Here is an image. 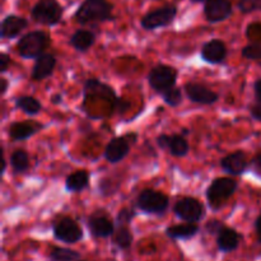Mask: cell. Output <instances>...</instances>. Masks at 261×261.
Segmentation results:
<instances>
[{
    "instance_id": "1",
    "label": "cell",
    "mask_w": 261,
    "mask_h": 261,
    "mask_svg": "<svg viewBox=\"0 0 261 261\" xmlns=\"http://www.w3.org/2000/svg\"><path fill=\"white\" fill-rule=\"evenodd\" d=\"M112 9L114 7L107 0H84L75 12V20L81 24L111 20Z\"/></svg>"
},
{
    "instance_id": "2",
    "label": "cell",
    "mask_w": 261,
    "mask_h": 261,
    "mask_svg": "<svg viewBox=\"0 0 261 261\" xmlns=\"http://www.w3.org/2000/svg\"><path fill=\"white\" fill-rule=\"evenodd\" d=\"M50 45V37L43 31H32L17 42V51L23 59H37Z\"/></svg>"
},
{
    "instance_id": "3",
    "label": "cell",
    "mask_w": 261,
    "mask_h": 261,
    "mask_svg": "<svg viewBox=\"0 0 261 261\" xmlns=\"http://www.w3.org/2000/svg\"><path fill=\"white\" fill-rule=\"evenodd\" d=\"M237 190V181L229 177H219L213 180L206 190L209 205L213 209H219Z\"/></svg>"
},
{
    "instance_id": "4",
    "label": "cell",
    "mask_w": 261,
    "mask_h": 261,
    "mask_svg": "<svg viewBox=\"0 0 261 261\" xmlns=\"http://www.w3.org/2000/svg\"><path fill=\"white\" fill-rule=\"evenodd\" d=\"M31 17L41 24L55 25L63 17V7L58 0H38L31 10Z\"/></svg>"
},
{
    "instance_id": "5",
    "label": "cell",
    "mask_w": 261,
    "mask_h": 261,
    "mask_svg": "<svg viewBox=\"0 0 261 261\" xmlns=\"http://www.w3.org/2000/svg\"><path fill=\"white\" fill-rule=\"evenodd\" d=\"M168 196L161 191L152 190V189H145L139 194L137 199V206L142 212L148 214H155V216H162L168 208Z\"/></svg>"
},
{
    "instance_id": "6",
    "label": "cell",
    "mask_w": 261,
    "mask_h": 261,
    "mask_svg": "<svg viewBox=\"0 0 261 261\" xmlns=\"http://www.w3.org/2000/svg\"><path fill=\"white\" fill-rule=\"evenodd\" d=\"M176 81H177V70L172 66L163 65V64L154 66L148 75L150 88L161 94L175 87Z\"/></svg>"
},
{
    "instance_id": "7",
    "label": "cell",
    "mask_w": 261,
    "mask_h": 261,
    "mask_svg": "<svg viewBox=\"0 0 261 261\" xmlns=\"http://www.w3.org/2000/svg\"><path fill=\"white\" fill-rule=\"evenodd\" d=\"M177 15V7L176 5H166L147 13L142 18V27L147 31L157 30L160 27H167L175 20Z\"/></svg>"
},
{
    "instance_id": "8",
    "label": "cell",
    "mask_w": 261,
    "mask_h": 261,
    "mask_svg": "<svg viewBox=\"0 0 261 261\" xmlns=\"http://www.w3.org/2000/svg\"><path fill=\"white\" fill-rule=\"evenodd\" d=\"M54 236L64 244H76L83 239V231L74 219L63 217L58 219L53 226Z\"/></svg>"
},
{
    "instance_id": "9",
    "label": "cell",
    "mask_w": 261,
    "mask_h": 261,
    "mask_svg": "<svg viewBox=\"0 0 261 261\" xmlns=\"http://www.w3.org/2000/svg\"><path fill=\"white\" fill-rule=\"evenodd\" d=\"M173 212H175L176 216L180 219H182V221L196 223V222H199L203 218L204 206L198 199L186 196V198L180 199V200L175 204Z\"/></svg>"
},
{
    "instance_id": "10",
    "label": "cell",
    "mask_w": 261,
    "mask_h": 261,
    "mask_svg": "<svg viewBox=\"0 0 261 261\" xmlns=\"http://www.w3.org/2000/svg\"><path fill=\"white\" fill-rule=\"evenodd\" d=\"M233 12L229 0H208L204 5V14L211 23H218L227 19Z\"/></svg>"
},
{
    "instance_id": "11",
    "label": "cell",
    "mask_w": 261,
    "mask_h": 261,
    "mask_svg": "<svg viewBox=\"0 0 261 261\" xmlns=\"http://www.w3.org/2000/svg\"><path fill=\"white\" fill-rule=\"evenodd\" d=\"M157 144L162 149H168L173 157H184L189 152V143L182 135L161 134L157 138Z\"/></svg>"
},
{
    "instance_id": "12",
    "label": "cell",
    "mask_w": 261,
    "mask_h": 261,
    "mask_svg": "<svg viewBox=\"0 0 261 261\" xmlns=\"http://www.w3.org/2000/svg\"><path fill=\"white\" fill-rule=\"evenodd\" d=\"M184 89H185V93L189 99L195 103L213 105L218 101V94L203 84L190 82V83L185 84Z\"/></svg>"
},
{
    "instance_id": "13",
    "label": "cell",
    "mask_w": 261,
    "mask_h": 261,
    "mask_svg": "<svg viewBox=\"0 0 261 261\" xmlns=\"http://www.w3.org/2000/svg\"><path fill=\"white\" fill-rule=\"evenodd\" d=\"M130 152V144L126 137H116L110 140L105 149V158L110 163H119Z\"/></svg>"
},
{
    "instance_id": "14",
    "label": "cell",
    "mask_w": 261,
    "mask_h": 261,
    "mask_svg": "<svg viewBox=\"0 0 261 261\" xmlns=\"http://www.w3.org/2000/svg\"><path fill=\"white\" fill-rule=\"evenodd\" d=\"M89 232L92 236L98 237V239H106L114 234L115 226L105 214H94L89 217L87 222Z\"/></svg>"
},
{
    "instance_id": "15",
    "label": "cell",
    "mask_w": 261,
    "mask_h": 261,
    "mask_svg": "<svg viewBox=\"0 0 261 261\" xmlns=\"http://www.w3.org/2000/svg\"><path fill=\"white\" fill-rule=\"evenodd\" d=\"M201 58L209 64H221L227 58L226 43L221 40H212L204 43L201 48Z\"/></svg>"
},
{
    "instance_id": "16",
    "label": "cell",
    "mask_w": 261,
    "mask_h": 261,
    "mask_svg": "<svg viewBox=\"0 0 261 261\" xmlns=\"http://www.w3.org/2000/svg\"><path fill=\"white\" fill-rule=\"evenodd\" d=\"M56 66V59L53 54L43 53L42 55L38 56L35 61V65L32 69V76L33 81L40 82L50 76L54 73V69Z\"/></svg>"
},
{
    "instance_id": "17",
    "label": "cell",
    "mask_w": 261,
    "mask_h": 261,
    "mask_svg": "<svg viewBox=\"0 0 261 261\" xmlns=\"http://www.w3.org/2000/svg\"><path fill=\"white\" fill-rule=\"evenodd\" d=\"M221 166L227 173L237 176L242 175L247 170L249 163H247L246 154L242 150H237V152H233L222 158Z\"/></svg>"
},
{
    "instance_id": "18",
    "label": "cell",
    "mask_w": 261,
    "mask_h": 261,
    "mask_svg": "<svg viewBox=\"0 0 261 261\" xmlns=\"http://www.w3.org/2000/svg\"><path fill=\"white\" fill-rule=\"evenodd\" d=\"M28 22L25 18L19 15L10 14L3 19L2 27H0V36L2 38H14L20 35L24 28H27Z\"/></svg>"
},
{
    "instance_id": "19",
    "label": "cell",
    "mask_w": 261,
    "mask_h": 261,
    "mask_svg": "<svg viewBox=\"0 0 261 261\" xmlns=\"http://www.w3.org/2000/svg\"><path fill=\"white\" fill-rule=\"evenodd\" d=\"M40 124H36V122L31 121H24V122H13L9 126V137L10 139L14 140V142H22V140L28 139L32 135H35L38 130L41 129Z\"/></svg>"
},
{
    "instance_id": "20",
    "label": "cell",
    "mask_w": 261,
    "mask_h": 261,
    "mask_svg": "<svg viewBox=\"0 0 261 261\" xmlns=\"http://www.w3.org/2000/svg\"><path fill=\"white\" fill-rule=\"evenodd\" d=\"M240 234L234 229L224 226L222 231L217 234V245L223 252H231L239 247Z\"/></svg>"
},
{
    "instance_id": "21",
    "label": "cell",
    "mask_w": 261,
    "mask_h": 261,
    "mask_svg": "<svg viewBox=\"0 0 261 261\" xmlns=\"http://www.w3.org/2000/svg\"><path fill=\"white\" fill-rule=\"evenodd\" d=\"M96 36L93 32L88 30H78L70 37V45L79 53L89 50L94 45Z\"/></svg>"
},
{
    "instance_id": "22",
    "label": "cell",
    "mask_w": 261,
    "mask_h": 261,
    "mask_svg": "<svg viewBox=\"0 0 261 261\" xmlns=\"http://www.w3.org/2000/svg\"><path fill=\"white\" fill-rule=\"evenodd\" d=\"M198 232H199L198 224L188 222V223L176 224V226L168 227L166 233H167L168 237H171V239L173 240H188L195 236Z\"/></svg>"
},
{
    "instance_id": "23",
    "label": "cell",
    "mask_w": 261,
    "mask_h": 261,
    "mask_svg": "<svg viewBox=\"0 0 261 261\" xmlns=\"http://www.w3.org/2000/svg\"><path fill=\"white\" fill-rule=\"evenodd\" d=\"M89 184V173L87 171L78 170L75 172L70 173L66 177L65 188L66 190L70 193H79V191L84 190Z\"/></svg>"
},
{
    "instance_id": "24",
    "label": "cell",
    "mask_w": 261,
    "mask_h": 261,
    "mask_svg": "<svg viewBox=\"0 0 261 261\" xmlns=\"http://www.w3.org/2000/svg\"><path fill=\"white\" fill-rule=\"evenodd\" d=\"M15 106H17V109L22 110L24 114L30 115V116L37 115L38 112L41 111V109H42L40 102L32 96L18 97V98L15 99Z\"/></svg>"
},
{
    "instance_id": "25",
    "label": "cell",
    "mask_w": 261,
    "mask_h": 261,
    "mask_svg": "<svg viewBox=\"0 0 261 261\" xmlns=\"http://www.w3.org/2000/svg\"><path fill=\"white\" fill-rule=\"evenodd\" d=\"M10 165L15 173H23L30 167V157L23 149H15L10 155Z\"/></svg>"
},
{
    "instance_id": "26",
    "label": "cell",
    "mask_w": 261,
    "mask_h": 261,
    "mask_svg": "<svg viewBox=\"0 0 261 261\" xmlns=\"http://www.w3.org/2000/svg\"><path fill=\"white\" fill-rule=\"evenodd\" d=\"M114 244L119 249H129L133 244V234L126 226H119V228L114 232Z\"/></svg>"
},
{
    "instance_id": "27",
    "label": "cell",
    "mask_w": 261,
    "mask_h": 261,
    "mask_svg": "<svg viewBox=\"0 0 261 261\" xmlns=\"http://www.w3.org/2000/svg\"><path fill=\"white\" fill-rule=\"evenodd\" d=\"M81 257V254L74 250L65 247H53L50 251L51 261H75Z\"/></svg>"
},
{
    "instance_id": "28",
    "label": "cell",
    "mask_w": 261,
    "mask_h": 261,
    "mask_svg": "<svg viewBox=\"0 0 261 261\" xmlns=\"http://www.w3.org/2000/svg\"><path fill=\"white\" fill-rule=\"evenodd\" d=\"M242 56L249 60H261V40L245 46L242 48Z\"/></svg>"
},
{
    "instance_id": "29",
    "label": "cell",
    "mask_w": 261,
    "mask_h": 261,
    "mask_svg": "<svg viewBox=\"0 0 261 261\" xmlns=\"http://www.w3.org/2000/svg\"><path fill=\"white\" fill-rule=\"evenodd\" d=\"M162 97L166 103L172 107L178 106L182 102V92L177 87H172L168 91H166L165 93H162Z\"/></svg>"
},
{
    "instance_id": "30",
    "label": "cell",
    "mask_w": 261,
    "mask_h": 261,
    "mask_svg": "<svg viewBox=\"0 0 261 261\" xmlns=\"http://www.w3.org/2000/svg\"><path fill=\"white\" fill-rule=\"evenodd\" d=\"M135 217V211L133 208H122L116 217V222L119 226H126Z\"/></svg>"
},
{
    "instance_id": "31",
    "label": "cell",
    "mask_w": 261,
    "mask_h": 261,
    "mask_svg": "<svg viewBox=\"0 0 261 261\" xmlns=\"http://www.w3.org/2000/svg\"><path fill=\"white\" fill-rule=\"evenodd\" d=\"M239 8L242 13L261 10V0H240Z\"/></svg>"
},
{
    "instance_id": "32",
    "label": "cell",
    "mask_w": 261,
    "mask_h": 261,
    "mask_svg": "<svg viewBox=\"0 0 261 261\" xmlns=\"http://www.w3.org/2000/svg\"><path fill=\"white\" fill-rule=\"evenodd\" d=\"M246 36L251 42L261 40V23H251L246 30Z\"/></svg>"
},
{
    "instance_id": "33",
    "label": "cell",
    "mask_w": 261,
    "mask_h": 261,
    "mask_svg": "<svg viewBox=\"0 0 261 261\" xmlns=\"http://www.w3.org/2000/svg\"><path fill=\"white\" fill-rule=\"evenodd\" d=\"M223 227H224V224L222 223V222L217 221V219H212V221H209L208 223H206L205 229L208 231V233L218 234L219 232L222 231V228H223Z\"/></svg>"
},
{
    "instance_id": "34",
    "label": "cell",
    "mask_w": 261,
    "mask_h": 261,
    "mask_svg": "<svg viewBox=\"0 0 261 261\" xmlns=\"http://www.w3.org/2000/svg\"><path fill=\"white\" fill-rule=\"evenodd\" d=\"M251 168L259 177H261V152L257 153L251 161Z\"/></svg>"
},
{
    "instance_id": "35",
    "label": "cell",
    "mask_w": 261,
    "mask_h": 261,
    "mask_svg": "<svg viewBox=\"0 0 261 261\" xmlns=\"http://www.w3.org/2000/svg\"><path fill=\"white\" fill-rule=\"evenodd\" d=\"M9 64H10L9 56H8L5 53L0 54V71H2V73H5V71H7Z\"/></svg>"
},
{
    "instance_id": "36",
    "label": "cell",
    "mask_w": 261,
    "mask_h": 261,
    "mask_svg": "<svg viewBox=\"0 0 261 261\" xmlns=\"http://www.w3.org/2000/svg\"><path fill=\"white\" fill-rule=\"evenodd\" d=\"M251 116L254 117L256 121L261 122V102L251 107Z\"/></svg>"
},
{
    "instance_id": "37",
    "label": "cell",
    "mask_w": 261,
    "mask_h": 261,
    "mask_svg": "<svg viewBox=\"0 0 261 261\" xmlns=\"http://www.w3.org/2000/svg\"><path fill=\"white\" fill-rule=\"evenodd\" d=\"M255 97H256L257 102H261V79H257L254 84Z\"/></svg>"
},
{
    "instance_id": "38",
    "label": "cell",
    "mask_w": 261,
    "mask_h": 261,
    "mask_svg": "<svg viewBox=\"0 0 261 261\" xmlns=\"http://www.w3.org/2000/svg\"><path fill=\"white\" fill-rule=\"evenodd\" d=\"M255 229H256V236L259 242L261 244V216L257 217L256 222H255Z\"/></svg>"
},
{
    "instance_id": "39",
    "label": "cell",
    "mask_w": 261,
    "mask_h": 261,
    "mask_svg": "<svg viewBox=\"0 0 261 261\" xmlns=\"http://www.w3.org/2000/svg\"><path fill=\"white\" fill-rule=\"evenodd\" d=\"M8 89V81L5 78H0V93L4 94Z\"/></svg>"
},
{
    "instance_id": "40",
    "label": "cell",
    "mask_w": 261,
    "mask_h": 261,
    "mask_svg": "<svg viewBox=\"0 0 261 261\" xmlns=\"http://www.w3.org/2000/svg\"><path fill=\"white\" fill-rule=\"evenodd\" d=\"M61 99H63L61 94H55V96H54V97H51V101H53L54 103H60Z\"/></svg>"
},
{
    "instance_id": "41",
    "label": "cell",
    "mask_w": 261,
    "mask_h": 261,
    "mask_svg": "<svg viewBox=\"0 0 261 261\" xmlns=\"http://www.w3.org/2000/svg\"><path fill=\"white\" fill-rule=\"evenodd\" d=\"M191 2L193 3H205V2H208V0H191Z\"/></svg>"
}]
</instances>
